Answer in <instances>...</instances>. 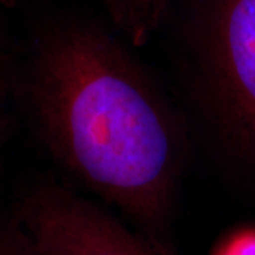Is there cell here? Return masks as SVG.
<instances>
[{"label": "cell", "mask_w": 255, "mask_h": 255, "mask_svg": "<svg viewBox=\"0 0 255 255\" xmlns=\"http://www.w3.org/2000/svg\"><path fill=\"white\" fill-rule=\"evenodd\" d=\"M24 95L37 135L67 173L147 231L166 226L184 130L118 37L85 18L51 24L31 53Z\"/></svg>", "instance_id": "cell-1"}, {"label": "cell", "mask_w": 255, "mask_h": 255, "mask_svg": "<svg viewBox=\"0 0 255 255\" xmlns=\"http://www.w3.org/2000/svg\"><path fill=\"white\" fill-rule=\"evenodd\" d=\"M170 0H102L115 28L133 46H143L163 23Z\"/></svg>", "instance_id": "cell-4"}, {"label": "cell", "mask_w": 255, "mask_h": 255, "mask_svg": "<svg viewBox=\"0 0 255 255\" xmlns=\"http://www.w3.org/2000/svg\"><path fill=\"white\" fill-rule=\"evenodd\" d=\"M14 224L40 255H172L55 183H38L23 196Z\"/></svg>", "instance_id": "cell-3"}, {"label": "cell", "mask_w": 255, "mask_h": 255, "mask_svg": "<svg viewBox=\"0 0 255 255\" xmlns=\"http://www.w3.org/2000/svg\"><path fill=\"white\" fill-rule=\"evenodd\" d=\"M184 38L200 102L255 167V0H191Z\"/></svg>", "instance_id": "cell-2"}, {"label": "cell", "mask_w": 255, "mask_h": 255, "mask_svg": "<svg viewBox=\"0 0 255 255\" xmlns=\"http://www.w3.org/2000/svg\"><path fill=\"white\" fill-rule=\"evenodd\" d=\"M0 255H40L18 227L0 223Z\"/></svg>", "instance_id": "cell-5"}]
</instances>
